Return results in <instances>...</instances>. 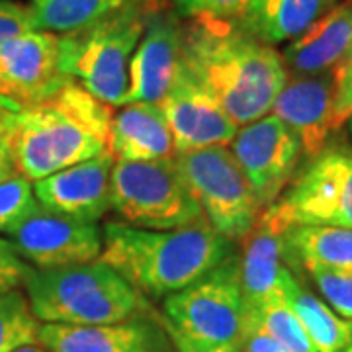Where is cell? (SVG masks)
<instances>
[{
  "mask_svg": "<svg viewBox=\"0 0 352 352\" xmlns=\"http://www.w3.org/2000/svg\"><path fill=\"white\" fill-rule=\"evenodd\" d=\"M163 321L178 352H243L249 311L237 254L188 288L164 298Z\"/></svg>",
  "mask_w": 352,
  "mask_h": 352,
  "instance_id": "5",
  "label": "cell"
},
{
  "mask_svg": "<svg viewBox=\"0 0 352 352\" xmlns=\"http://www.w3.org/2000/svg\"><path fill=\"white\" fill-rule=\"evenodd\" d=\"M32 311L43 323L110 325L149 309L141 296L110 264H87L38 270L24 284Z\"/></svg>",
  "mask_w": 352,
  "mask_h": 352,
  "instance_id": "4",
  "label": "cell"
},
{
  "mask_svg": "<svg viewBox=\"0 0 352 352\" xmlns=\"http://www.w3.org/2000/svg\"><path fill=\"white\" fill-rule=\"evenodd\" d=\"M261 215L282 233L294 226L352 229L351 147L327 143Z\"/></svg>",
  "mask_w": 352,
  "mask_h": 352,
  "instance_id": "8",
  "label": "cell"
},
{
  "mask_svg": "<svg viewBox=\"0 0 352 352\" xmlns=\"http://www.w3.org/2000/svg\"><path fill=\"white\" fill-rule=\"evenodd\" d=\"M14 352H47V351H45L41 344H36V342H34V344H25V346H20V349H16Z\"/></svg>",
  "mask_w": 352,
  "mask_h": 352,
  "instance_id": "35",
  "label": "cell"
},
{
  "mask_svg": "<svg viewBox=\"0 0 352 352\" xmlns=\"http://www.w3.org/2000/svg\"><path fill=\"white\" fill-rule=\"evenodd\" d=\"M352 45V2L335 4L315 20L302 36L292 39L282 53L286 71L294 75H317L339 69Z\"/></svg>",
  "mask_w": 352,
  "mask_h": 352,
  "instance_id": "19",
  "label": "cell"
},
{
  "mask_svg": "<svg viewBox=\"0 0 352 352\" xmlns=\"http://www.w3.org/2000/svg\"><path fill=\"white\" fill-rule=\"evenodd\" d=\"M351 2H352V0H351Z\"/></svg>",
  "mask_w": 352,
  "mask_h": 352,
  "instance_id": "38",
  "label": "cell"
},
{
  "mask_svg": "<svg viewBox=\"0 0 352 352\" xmlns=\"http://www.w3.org/2000/svg\"><path fill=\"white\" fill-rule=\"evenodd\" d=\"M241 243V289L247 311L252 315L282 296L280 278L286 268L282 256V231L261 215Z\"/></svg>",
  "mask_w": 352,
  "mask_h": 352,
  "instance_id": "20",
  "label": "cell"
},
{
  "mask_svg": "<svg viewBox=\"0 0 352 352\" xmlns=\"http://www.w3.org/2000/svg\"><path fill=\"white\" fill-rule=\"evenodd\" d=\"M280 289L317 352H352L351 319L340 317L323 300L303 288L288 266L280 278Z\"/></svg>",
  "mask_w": 352,
  "mask_h": 352,
  "instance_id": "22",
  "label": "cell"
},
{
  "mask_svg": "<svg viewBox=\"0 0 352 352\" xmlns=\"http://www.w3.org/2000/svg\"><path fill=\"white\" fill-rule=\"evenodd\" d=\"M32 270L34 268L25 263L12 241L0 237V294L24 286Z\"/></svg>",
  "mask_w": 352,
  "mask_h": 352,
  "instance_id": "30",
  "label": "cell"
},
{
  "mask_svg": "<svg viewBox=\"0 0 352 352\" xmlns=\"http://www.w3.org/2000/svg\"><path fill=\"white\" fill-rule=\"evenodd\" d=\"M129 0H32L36 30L51 34H71L96 24Z\"/></svg>",
  "mask_w": 352,
  "mask_h": 352,
  "instance_id": "24",
  "label": "cell"
},
{
  "mask_svg": "<svg viewBox=\"0 0 352 352\" xmlns=\"http://www.w3.org/2000/svg\"><path fill=\"white\" fill-rule=\"evenodd\" d=\"M113 106L67 78L57 92L14 113L12 159L18 175L38 182L106 151Z\"/></svg>",
  "mask_w": 352,
  "mask_h": 352,
  "instance_id": "3",
  "label": "cell"
},
{
  "mask_svg": "<svg viewBox=\"0 0 352 352\" xmlns=\"http://www.w3.org/2000/svg\"><path fill=\"white\" fill-rule=\"evenodd\" d=\"M305 272L311 276L329 307L352 321V268L311 266Z\"/></svg>",
  "mask_w": 352,
  "mask_h": 352,
  "instance_id": "28",
  "label": "cell"
},
{
  "mask_svg": "<svg viewBox=\"0 0 352 352\" xmlns=\"http://www.w3.org/2000/svg\"><path fill=\"white\" fill-rule=\"evenodd\" d=\"M249 319L252 323H258L288 352H317L300 319L284 300V296L264 305L261 311L249 315Z\"/></svg>",
  "mask_w": 352,
  "mask_h": 352,
  "instance_id": "26",
  "label": "cell"
},
{
  "mask_svg": "<svg viewBox=\"0 0 352 352\" xmlns=\"http://www.w3.org/2000/svg\"><path fill=\"white\" fill-rule=\"evenodd\" d=\"M163 0H129L96 24L59 36V69L92 96L124 106L129 63L143 36L147 14Z\"/></svg>",
  "mask_w": 352,
  "mask_h": 352,
  "instance_id": "6",
  "label": "cell"
},
{
  "mask_svg": "<svg viewBox=\"0 0 352 352\" xmlns=\"http://www.w3.org/2000/svg\"><path fill=\"white\" fill-rule=\"evenodd\" d=\"M351 57H352V45H351V51H349V57H346V61H349Z\"/></svg>",
  "mask_w": 352,
  "mask_h": 352,
  "instance_id": "36",
  "label": "cell"
},
{
  "mask_svg": "<svg viewBox=\"0 0 352 352\" xmlns=\"http://www.w3.org/2000/svg\"><path fill=\"white\" fill-rule=\"evenodd\" d=\"M16 108L0 100V180L16 173L12 159V126Z\"/></svg>",
  "mask_w": 352,
  "mask_h": 352,
  "instance_id": "33",
  "label": "cell"
},
{
  "mask_svg": "<svg viewBox=\"0 0 352 352\" xmlns=\"http://www.w3.org/2000/svg\"><path fill=\"white\" fill-rule=\"evenodd\" d=\"M120 108L106 139V153L116 163L175 159V141L161 104L131 102Z\"/></svg>",
  "mask_w": 352,
  "mask_h": 352,
  "instance_id": "18",
  "label": "cell"
},
{
  "mask_svg": "<svg viewBox=\"0 0 352 352\" xmlns=\"http://www.w3.org/2000/svg\"><path fill=\"white\" fill-rule=\"evenodd\" d=\"M39 327L28 296L18 289L0 294V352H14L38 342Z\"/></svg>",
  "mask_w": 352,
  "mask_h": 352,
  "instance_id": "25",
  "label": "cell"
},
{
  "mask_svg": "<svg viewBox=\"0 0 352 352\" xmlns=\"http://www.w3.org/2000/svg\"><path fill=\"white\" fill-rule=\"evenodd\" d=\"M10 237L25 263L38 270L98 261L104 247L98 223L53 214L41 206L14 229Z\"/></svg>",
  "mask_w": 352,
  "mask_h": 352,
  "instance_id": "11",
  "label": "cell"
},
{
  "mask_svg": "<svg viewBox=\"0 0 352 352\" xmlns=\"http://www.w3.org/2000/svg\"><path fill=\"white\" fill-rule=\"evenodd\" d=\"M182 67L237 126L270 112L288 82L282 55L237 20L192 18L184 30Z\"/></svg>",
  "mask_w": 352,
  "mask_h": 352,
  "instance_id": "1",
  "label": "cell"
},
{
  "mask_svg": "<svg viewBox=\"0 0 352 352\" xmlns=\"http://www.w3.org/2000/svg\"><path fill=\"white\" fill-rule=\"evenodd\" d=\"M184 30L163 4L147 14V22L129 63V87L124 104H161L182 69Z\"/></svg>",
  "mask_w": 352,
  "mask_h": 352,
  "instance_id": "14",
  "label": "cell"
},
{
  "mask_svg": "<svg viewBox=\"0 0 352 352\" xmlns=\"http://www.w3.org/2000/svg\"><path fill=\"white\" fill-rule=\"evenodd\" d=\"M337 69L288 78L274 100L272 112L300 139L303 155L314 159L323 151L333 129Z\"/></svg>",
  "mask_w": 352,
  "mask_h": 352,
  "instance_id": "17",
  "label": "cell"
},
{
  "mask_svg": "<svg viewBox=\"0 0 352 352\" xmlns=\"http://www.w3.org/2000/svg\"><path fill=\"white\" fill-rule=\"evenodd\" d=\"M110 210L126 226L155 231L190 226L204 217L175 159L113 163Z\"/></svg>",
  "mask_w": 352,
  "mask_h": 352,
  "instance_id": "7",
  "label": "cell"
},
{
  "mask_svg": "<svg viewBox=\"0 0 352 352\" xmlns=\"http://www.w3.org/2000/svg\"><path fill=\"white\" fill-rule=\"evenodd\" d=\"M282 256L292 270L311 266L352 268V229L294 226L282 233Z\"/></svg>",
  "mask_w": 352,
  "mask_h": 352,
  "instance_id": "23",
  "label": "cell"
},
{
  "mask_svg": "<svg viewBox=\"0 0 352 352\" xmlns=\"http://www.w3.org/2000/svg\"><path fill=\"white\" fill-rule=\"evenodd\" d=\"M243 352H288L272 335H268L258 323L249 319V335Z\"/></svg>",
  "mask_w": 352,
  "mask_h": 352,
  "instance_id": "34",
  "label": "cell"
},
{
  "mask_svg": "<svg viewBox=\"0 0 352 352\" xmlns=\"http://www.w3.org/2000/svg\"><path fill=\"white\" fill-rule=\"evenodd\" d=\"M65 80L59 36L32 30L0 45V100L16 110L47 100Z\"/></svg>",
  "mask_w": 352,
  "mask_h": 352,
  "instance_id": "12",
  "label": "cell"
},
{
  "mask_svg": "<svg viewBox=\"0 0 352 352\" xmlns=\"http://www.w3.org/2000/svg\"><path fill=\"white\" fill-rule=\"evenodd\" d=\"M175 163L215 231L233 243L245 239L258 221L263 208L231 149L217 145L178 153Z\"/></svg>",
  "mask_w": 352,
  "mask_h": 352,
  "instance_id": "9",
  "label": "cell"
},
{
  "mask_svg": "<svg viewBox=\"0 0 352 352\" xmlns=\"http://www.w3.org/2000/svg\"><path fill=\"white\" fill-rule=\"evenodd\" d=\"M176 12L186 18H221V20H237L245 12L249 0H173Z\"/></svg>",
  "mask_w": 352,
  "mask_h": 352,
  "instance_id": "29",
  "label": "cell"
},
{
  "mask_svg": "<svg viewBox=\"0 0 352 352\" xmlns=\"http://www.w3.org/2000/svg\"><path fill=\"white\" fill-rule=\"evenodd\" d=\"M102 233V263L153 300L188 288L235 256L233 241L206 217L166 231L106 223Z\"/></svg>",
  "mask_w": 352,
  "mask_h": 352,
  "instance_id": "2",
  "label": "cell"
},
{
  "mask_svg": "<svg viewBox=\"0 0 352 352\" xmlns=\"http://www.w3.org/2000/svg\"><path fill=\"white\" fill-rule=\"evenodd\" d=\"M112 157L100 153L85 163L73 164L34 182L38 204L53 214L98 223L110 210Z\"/></svg>",
  "mask_w": 352,
  "mask_h": 352,
  "instance_id": "16",
  "label": "cell"
},
{
  "mask_svg": "<svg viewBox=\"0 0 352 352\" xmlns=\"http://www.w3.org/2000/svg\"><path fill=\"white\" fill-rule=\"evenodd\" d=\"M161 108L173 133L176 155L227 145L239 131V126L227 116L219 102L184 67L161 100Z\"/></svg>",
  "mask_w": 352,
  "mask_h": 352,
  "instance_id": "15",
  "label": "cell"
},
{
  "mask_svg": "<svg viewBox=\"0 0 352 352\" xmlns=\"http://www.w3.org/2000/svg\"><path fill=\"white\" fill-rule=\"evenodd\" d=\"M231 153L264 210L288 188L303 151L296 133L270 113L243 126L231 139Z\"/></svg>",
  "mask_w": 352,
  "mask_h": 352,
  "instance_id": "10",
  "label": "cell"
},
{
  "mask_svg": "<svg viewBox=\"0 0 352 352\" xmlns=\"http://www.w3.org/2000/svg\"><path fill=\"white\" fill-rule=\"evenodd\" d=\"M39 208L32 182L14 173L0 180V233H12Z\"/></svg>",
  "mask_w": 352,
  "mask_h": 352,
  "instance_id": "27",
  "label": "cell"
},
{
  "mask_svg": "<svg viewBox=\"0 0 352 352\" xmlns=\"http://www.w3.org/2000/svg\"><path fill=\"white\" fill-rule=\"evenodd\" d=\"M351 133H352V118H351Z\"/></svg>",
  "mask_w": 352,
  "mask_h": 352,
  "instance_id": "37",
  "label": "cell"
},
{
  "mask_svg": "<svg viewBox=\"0 0 352 352\" xmlns=\"http://www.w3.org/2000/svg\"><path fill=\"white\" fill-rule=\"evenodd\" d=\"M337 0H249L239 24L268 45L296 39Z\"/></svg>",
  "mask_w": 352,
  "mask_h": 352,
  "instance_id": "21",
  "label": "cell"
},
{
  "mask_svg": "<svg viewBox=\"0 0 352 352\" xmlns=\"http://www.w3.org/2000/svg\"><path fill=\"white\" fill-rule=\"evenodd\" d=\"M32 30H36V24L30 6L0 0V45Z\"/></svg>",
  "mask_w": 352,
  "mask_h": 352,
  "instance_id": "31",
  "label": "cell"
},
{
  "mask_svg": "<svg viewBox=\"0 0 352 352\" xmlns=\"http://www.w3.org/2000/svg\"><path fill=\"white\" fill-rule=\"evenodd\" d=\"M38 342L47 352H178L163 315L151 309L110 325L43 323Z\"/></svg>",
  "mask_w": 352,
  "mask_h": 352,
  "instance_id": "13",
  "label": "cell"
},
{
  "mask_svg": "<svg viewBox=\"0 0 352 352\" xmlns=\"http://www.w3.org/2000/svg\"><path fill=\"white\" fill-rule=\"evenodd\" d=\"M352 118V57L337 69V92L333 106V129L337 131Z\"/></svg>",
  "mask_w": 352,
  "mask_h": 352,
  "instance_id": "32",
  "label": "cell"
}]
</instances>
